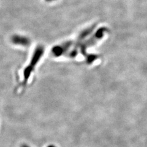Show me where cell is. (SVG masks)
Masks as SVG:
<instances>
[{
  "instance_id": "cell-1",
  "label": "cell",
  "mask_w": 147,
  "mask_h": 147,
  "mask_svg": "<svg viewBox=\"0 0 147 147\" xmlns=\"http://www.w3.org/2000/svg\"><path fill=\"white\" fill-rule=\"evenodd\" d=\"M12 41L13 44L22 45H27L28 42V40H27L26 38L18 35L13 36L12 38Z\"/></svg>"
},
{
  "instance_id": "cell-2",
  "label": "cell",
  "mask_w": 147,
  "mask_h": 147,
  "mask_svg": "<svg viewBox=\"0 0 147 147\" xmlns=\"http://www.w3.org/2000/svg\"><path fill=\"white\" fill-rule=\"evenodd\" d=\"M48 1H49V0H48Z\"/></svg>"
}]
</instances>
